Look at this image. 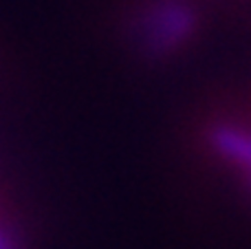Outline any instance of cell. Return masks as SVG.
<instances>
[{
	"mask_svg": "<svg viewBox=\"0 0 251 249\" xmlns=\"http://www.w3.org/2000/svg\"><path fill=\"white\" fill-rule=\"evenodd\" d=\"M192 25H194V16L187 7L165 4L152 20V33L156 42H176L192 29Z\"/></svg>",
	"mask_w": 251,
	"mask_h": 249,
	"instance_id": "6da1fadb",
	"label": "cell"
},
{
	"mask_svg": "<svg viewBox=\"0 0 251 249\" xmlns=\"http://www.w3.org/2000/svg\"><path fill=\"white\" fill-rule=\"evenodd\" d=\"M212 141L223 157L251 170V135L229 126H218L212 132Z\"/></svg>",
	"mask_w": 251,
	"mask_h": 249,
	"instance_id": "7a4b0ae2",
	"label": "cell"
},
{
	"mask_svg": "<svg viewBox=\"0 0 251 249\" xmlns=\"http://www.w3.org/2000/svg\"><path fill=\"white\" fill-rule=\"evenodd\" d=\"M0 249H11V245H9V241L2 236V234H0Z\"/></svg>",
	"mask_w": 251,
	"mask_h": 249,
	"instance_id": "3957f363",
	"label": "cell"
}]
</instances>
